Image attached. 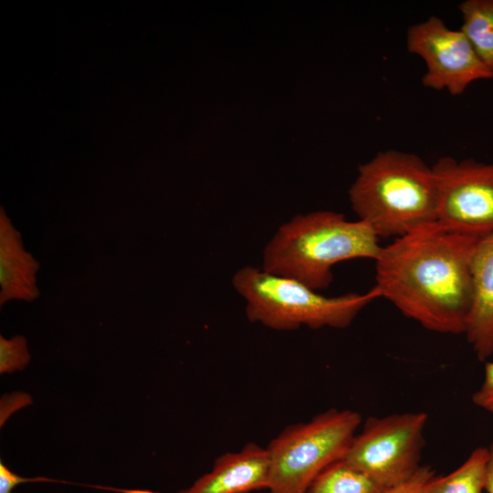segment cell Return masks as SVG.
<instances>
[{
  "label": "cell",
  "instance_id": "obj_1",
  "mask_svg": "<svg viewBox=\"0 0 493 493\" xmlns=\"http://www.w3.org/2000/svg\"><path fill=\"white\" fill-rule=\"evenodd\" d=\"M479 238L438 222L395 238L374 260L381 298L428 330L464 333L471 303V263Z\"/></svg>",
  "mask_w": 493,
  "mask_h": 493
},
{
  "label": "cell",
  "instance_id": "obj_2",
  "mask_svg": "<svg viewBox=\"0 0 493 493\" xmlns=\"http://www.w3.org/2000/svg\"><path fill=\"white\" fill-rule=\"evenodd\" d=\"M353 211L381 237H400L436 222L438 188L418 155L387 150L359 166L349 190Z\"/></svg>",
  "mask_w": 493,
  "mask_h": 493
},
{
  "label": "cell",
  "instance_id": "obj_3",
  "mask_svg": "<svg viewBox=\"0 0 493 493\" xmlns=\"http://www.w3.org/2000/svg\"><path fill=\"white\" fill-rule=\"evenodd\" d=\"M379 237L363 222L348 221L342 214L316 211L298 215L281 225L267 244L262 269L299 281L314 291L332 281L331 267L354 258L375 260Z\"/></svg>",
  "mask_w": 493,
  "mask_h": 493
},
{
  "label": "cell",
  "instance_id": "obj_4",
  "mask_svg": "<svg viewBox=\"0 0 493 493\" xmlns=\"http://www.w3.org/2000/svg\"><path fill=\"white\" fill-rule=\"evenodd\" d=\"M232 282L246 302L247 319L276 330L302 325L343 329L366 305L381 298L375 286L364 294L325 297L298 280L249 266L238 269Z\"/></svg>",
  "mask_w": 493,
  "mask_h": 493
},
{
  "label": "cell",
  "instance_id": "obj_5",
  "mask_svg": "<svg viewBox=\"0 0 493 493\" xmlns=\"http://www.w3.org/2000/svg\"><path fill=\"white\" fill-rule=\"evenodd\" d=\"M361 424L358 412L330 408L284 428L266 447L269 493H305L322 470L343 458Z\"/></svg>",
  "mask_w": 493,
  "mask_h": 493
},
{
  "label": "cell",
  "instance_id": "obj_6",
  "mask_svg": "<svg viewBox=\"0 0 493 493\" xmlns=\"http://www.w3.org/2000/svg\"><path fill=\"white\" fill-rule=\"evenodd\" d=\"M427 420L425 412L370 416L342 460L387 490L399 487L422 467Z\"/></svg>",
  "mask_w": 493,
  "mask_h": 493
},
{
  "label": "cell",
  "instance_id": "obj_7",
  "mask_svg": "<svg viewBox=\"0 0 493 493\" xmlns=\"http://www.w3.org/2000/svg\"><path fill=\"white\" fill-rule=\"evenodd\" d=\"M432 167L438 188L436 222L464 235L493 233V163L443 156Z\"/></svg>",
  "mask_w": 493,
  "mask_h": 493
},
{
  "label": "cell",
  "instance_id": "obj_8",
  "mask_svg": "<svg viewBox=\"0 0 493 493\" xmlns=\"http://www.w3.org/2000/svg\"><path fill=\"white\" fill-rule=\"evenodd\" d=\"M406 47L425 62L422 83L426 88L458 96L472 82L493 79L464 33L450 29L440 17L432 16L409 26Z\"/></svg>",
  "mask_w": 493,
  "mask_h": 493
},
{
  "label": "cell",
  "instance_id": "obj_9",
  "mask_svg": "<svg viewBox=\"0 0 493 493\" xmlns=\"http://www.w3.org/2000/svg\"><path fill=\"white\" fill-rule=\"evenodd\" d=\"M269 488L267 448L248 443L240 451L223 454L212 470L178 493H249Z\"/></svg>",
  "mask_w": 493,
  "mask_h": 493
},
{
  "label": "cell",
  "instance_id": "obj_10",
  "mask_svg": "<svg viewBox=\"0 0 493 493\" xmlns=\"http://www.w3.org/2000/svg\"><path fill=\"white\" fill-rule=\"evenodd\" d=\"M471 303L464 334L480 362L493 355V233L480 237L471 263Z\"/></svg>",
  "mask_w": 493,
  "mask_h": 493
},
{
  "label": "cell",
  "instance_id": "obj_11",
  "mask_svg": "<svg viewBox=\"0 0 493 493\" xmlns=\"http://www.w3.org/2000/svg\"><path fill=\"white\" fill-rule=\"evenodd\" d=\"M39 262L27 252L20 232L13 226L3 206L0 209V306L9 300L34 301Z\"/></svg>",
  "mask_w": 493,
  "mask_h": 493
},
{
  "label": "cell",
  "instance_id": "obj_12",
  "mask_svg": "<svg viewBox=\"0 0 493 493\" xmlns=\"http://www.w3.org/2000/svg\"><path fill=\"white\" fill-rule=\"evenodd\" d=\"M488 461V447L478 446L457 468L445 476H434L418 493H482Z\"/></svg>",
  "mask_w": 493,
  "mask_h": 493
},
{
  "label": "cell",
  "instance_id": "obj_13",
  "mask_svg": "<svg viewBox=\"0 0 493 493\" xmlns=\"http://www.w3.org/2000/svg\"><path fill=\"white\" fill-rule=\"evenodd\" d=\"M458 9L463 22L460 30L493 74V0H466Z\"/></svg>",
  "mask_w": 493,
  "mask_h": 493
},
{
  "label": "cell",
  "instance_id": "obj_14",
  "mask_svg": "<svg viewBox=\"0 0 493 493\" xmlns=\"http://www.w3.org/2000/svg\"><path fill=\"white\" fill-rule=\"evenodd\" d=\"M387 491L367 475L341 459L322 470L310 483L305 493H386Z\"/></svg>",
  "mask_w": 493,
  "mask_h": 493
},
{
  "label": "cell",
  "instance_id": "obj_15",
  "mask_svg": "<svg viewBox=\"0 0 493 493\" xmlns=\"http://www.w3.org/2000/svg\"><path fill=\"white\" fill-rule=\"evenodd\" d=\"M30 355L25 337L17 335L7 340L0 336V373L22 371L28 364Z\"/></svg>",
  "mask_w": 493,
  "mask_h": 493
},
{
  "label": "cell",
  "instance_id": "obj_16",
  "mask_svg": "<svg viewBox=\"0 0 493 493\" xmlns=\"http://www.w3.org/2000/svg\"><path fill=\"white\" fill-rule=\"evenodd\" d=\"M472 403L478 408L493 414V362H487L483 382L472 394Z\"/></svg>",
  "mask_w": 493,
  "mask_h": 493
},
{
  "label": "cell",
  "instance_id": "obj_17",
  "mask_svg": "<svg viewBox=\"0 0 493 493\" xmlns=\"http://www.w3.org/2000/svg\"><path fill=\"white\" fill-rule=\"evenodd\" d=\"M434 476L435 471L430 466H422L407 482L388 490L386 493H418L421 488Z\"/></svg>",
  "mask_w": 493,
  "mask_h": 493
},
{
  "label": "cell",
  "instance_id": "obj_18",
  "mask_svg": "<svg viewBox=\"0 0 493 493\" xmlns=\"http://www.w3.org/2000/svg\"><path fill=\"white\" fill-rule=\"evenodd\" d=\"M488 461L487 465L485 489L488 493H493V442L488 447Z\"/></svg>",
  "mask_w": 493,
  "mask_h": 493
}]
</instances>
